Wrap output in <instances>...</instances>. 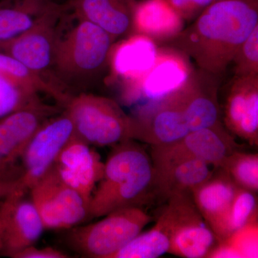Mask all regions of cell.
Returning <instances> with one entry per match:
<instances>
[{"label": "cell", "instance_id": "cell-12", "mask_svg": "<svg viewBox=\"0 0 258 258\" xmlns=\"http://www.w3.org/2000/svg\"><path fill=\"white\" fill-rule=\"evenodd\" d=\"M239 147L221 124L189 132L176 142L152 147L151 158L154 169L190 159H199L220 168Z\"/></svg>", "mask_w": 258, "mask_h": 258}, {"label": "cell", "instance_id": "cell-21", "mask_svg": "<svg viewBox=\"0 0 258 258\" xmlns=\"http://www.w3.org/2000/svg\"><path fill=\"white\" fill-rule=\"evenodd\" d=\"M210 166L205 161L190 159L154 169V192L166 199L191 193L211 177L213 171Z\"/></svg>", "mask_w": 258, "mask_h": 258}, {"label": "cell", "instance_id": "cell-18", "mask_svg": "<svg viewBox=\"0 0 258 258\" xmlns=\"http://www.w3.org/2000/svg\"><path fill=\"white\" fill-rule=\"evenodd\" d=\"M221 169V168H220ZM222 169L191 191L194 203L217 242L225 237V225L237 186Z\"/></svg>", "mask_w": 258, "mask_h": 258}, {"label": "cell", "instance_id": "cell-3", "mask_svg": "<svg viewBox=\"0 0 258 258\" xmlns=\"http://www.w3.org/2000/svg\"><path fill=\"white\" fill-rule=\"evenodd\" d=\"M79 21L63 38L59 39L51 72L61 88L83 93L106 72L115 40L94 24Z\"/></svg>", "mask_w": 258, "mask_h": 258}, {"label": "cell", "instance_id": "cell-14", "mask_svg": "<svg viewBox=\"0 0 258 258\" xmlns=\"http://www.w3.org/2000/svg\"><path fill=\"white\" fill-rule=\"evenodd\" d=\"M131 116V139L152 147L176 142L189 132L176 93L158 103L137 108Z\"/></svg>", "mask_w": 258, "mask_h": 258}, {"label": "cell", "instance_id": "cell-33", "mask_svg": "<svg viewBox=\"0 0 258 258\" xmlns=\"http://www.w3.org/2000/svg\"><path fill=\"white\" fill-rule=\"evenodd\" d=\"M19 186V180H0V200H3Z\"/></svg>", "mask_w": 258, "mask_h": 258}, {"label": "cell", "instance_id": "cell-29", "mask_svg": "<svg viewBox=\"0 0 258 258\" xmlns=\"http://www.w3.org/2000/svg\"><path fill=\"white\" fill-rule=\"evenodd\" d=\"M227 244L239 258L258 257L257 220L249 222L232 233L225 240L220 241Z\"/></svg>", "mask_w": 258, "mask_h": 258}, {"label": "cell", "instance_id": "cell-17", "mask_svg": "<svg viewBox=\"0 0 258 258\" xmlns=\"http://www.w3.org/2000/svg\"><path fill=\"white\" fill-rule=\"evenodd\" d=\"M176 93L189 132L221 125L216 76L200 70Z\"/></svg>", "mask_w": 258, "mask_h": 258}, {"label": "cell", "instance_id": "cell-16", "mask_svg": "<svg viewBox=\"0 0 258 258\" xmlns=\"http://www.w3.org/2000/svg\"><path fill=\"white\" fill-rule=\"evenodd\" d=\"M226 98L224 121L231 133L258 144V75L236 76Z\"/></svg>", "mask_w": 258, "mask_h": 258}, {"label": "cell", "instance_id": "cell-8", "mask_svg": "<svg viewBox=\"0 0 258 258\" xmlns=\"http://www.w3.org/2000/svg\"><path fill=\"white\" fill-rule=\"evenodd\" d=\"M61 106L37 103L0 118V180H17L29 142L42 123L60 113Z\"/></svg>", "mask_w": 258, "mask_h": 258}, {"label": "cell", "instance_id": "cell-15", "mask_svg": "<svg viewBox=\"0 0 258 258\" xmlns=\"http://www.w3.org/2000/svg\"><path fill=\"white\" fill-rule=\"evenodd\" d=\"M90 146L75 135L53 165L60 179L80 194L88 207L104 170V163Z\"/></svg>", "mask_w": 258, "mask_h": 258}, {"label": "cell", "instance_id": "cell-25", "mask_svg": "<svg viewBox=\"0 0 258 258\" xmlns=\"http://www.w3.org/2000/svg\"><path fill=\"white\" fill-rule=\"evenodd\" d=\"M170 238L160 224L139 233L111 258H157L168 252Z\"/></svg>", "mask_w": 258, "mask_h": 258}, {"label": "cell", "instance_id": "cell-24", "mask_svg": "<svg viewBox=\"0 0 258 258\" xmlns=\"http://www.w3.org/2000/svg\"><path fill=\"white\" fill-rule=\"evenodd\" d=\"M48 3L20 0L13 5L0 3V46L31 28Z\"/></svg>", "mask_w": 258, "mask_h": 258}, {"label": "cell", "instance_id": "cell-35", "mask_svg": "<svg viewBox=\"0 0 258 258\" xmlns=\"http://www.w3.org/2000/svg\"><path fill=\"white\" fill-rule=\"evenodd\" d=\"M215 1H218V0H215Z\"/></svg>", "mask_w": 258, "mask_h": 258}, {"label": "cell", "instance_id": "cell-22", "mask_svg": "<svg viewBox=\"0 0 258 258\" xmlns=\"http://www.w3.org/2000/svg\"><path fill=\"white\" fill-rule=\"evenodd\" d=\"M159 50L152 38L136 34L112 50L111 64L125 83L134 82L152 69Z\"/></svg>", "mask_w": 258, "mask_h": 258}, {"label": "cell", "instance_id": "cell-7", "mask_svg": "<svg viewBox=\"0 0 258 258\" xmlns=\"http://www.w3.org/2000/svg\"><path fill=\"white\" fill-rule=\"evenodd\" d=\"M29 191L45 229L69 230L88 220V205L53 166Z\"/></svg>", "mask_w": 258, "mask_h": 258}, {"label": "cell", "instance_id": "cell-6", "mask_svg": "<svg viewBox=\"0 0 258 258\" xmlns=\"http://www.w3.org/2000/svg\"><path fill=\"white\" fill-rule=\"evenodd\" d=\"M158 218L170 238L168 253L184 258L206 257L217 242L194 203L191 193L173 195Z\"/></svg>", "mask_w": 258, "mask_h": 258}, {"label": "cell", "instance_id": "cell-28", "mask_svg": "<svg viewBox=\"0 0 258 258\" xmlns=\"http://www.w3.org/2000/svg\"><path fill=\"white\" fill-rule=\"evenodd\" d=\"M41 101L38 94L0 78V118Z\"/></svg>", "mask_w": 258, "mask_h": 258}, {"label": "cell", "instance_id": "cell-2", "mask_svg": "<svg viewBox=\"0 0 258 258\" xmlns=\"http://www.w3.org/2000/svg\"><path fill=\"white\" fill-rule=\"evenodd\" d=\"M152 158L136 141L113 146L88 207V220L120 209L140 207L154 192Z\"/></svg>", "mask_w": 258, "mask_h": 258}, {"label": "cell", "instance_id": "cell-4", "mask_svg": "<svg viewBox=\"0 0 258 258\" xmlns=\"http://www.w3.org/2000/svg\"><path fill=\"white\" fill-rule=\"evenodd\" d=\"M103 217L99 221L69 229L68 245L84 257L111 258L153 220L140 207L120 209Z\"/></svg>", "mask_w": 258, "mask_h": 258}, {"label": "cell", "instance_id": "cell-5", "mask_svg": "<svg viewBox=\"0 0 258 258\" xmlns=\"http://www.w3.org/2000/svg\"><path fill=\"white\" fill-rule=\"evenodd\" d=\"M63 108L74 122L76 135L89 145L113 147L132 140V116L111 98L80 93Z\"/></svg>", "mask_w": 258, "mask_h": 258}, {"label": "cell", "instance_id": "cell-34", "mask_svg": "<svg viewBox=\"0 0 258 258\" xmlns=\"http://www.w3.org/2000/svg\"><path fill=\"white\" fill-rule=\"evenodd\" d=\"M25 1L33 2V3H46L49 0H25Z\"/></svg>", "mask_w": 258, "mask_h": 258}, {"label": "cell", "instance_id": "cell-1", "mask_svg": "<svg viewBox=\"0 0 258 258\" xmlns=\"http://www.w3.org/2000/svg\"><path fill=\"white\" fill-rule=\"evenodd\" d=\"M258 26V0H218L171 40L201 71L220 76Z\"/></svg>", "mask_w": 258, "mask_h": 258}, {"label": "cell", "instance_id": "cell-31", "mask_svg": "<svg viewBox=\"0 0 258 258\" xmlns=\"http://www.w3.org/2000/svg\"><path fill=\"white\" fill-rule=\"evenodd\" d=\"M172 8L184 20L198 17L215 0H168Z\"/></svg>", "mask_w": 258, "mask_h": 258}, {"label": "cell", "instance_id": "cell-13", "mask_svg": "<svg viewBox=\"0 0 258 258\" xmlns=\"http://www.w3.org/2000/svg\"><path fill=\"white\" fill-rule=\"evenodd\" d=\"M28 191L18 186L0 203V257L15 258L34 245L44 230L43 223Z\"/></svg>", "mask_w": 258, "mask_h": 258}, {"label": "cell", "instance_id": "cell-30", "mask_svg": "<svg viewBox=\"0 0 258 258\" xmlns=\"http://www.w3.org/2000/svg\"><path fill=\"white\" fill-rule=\"evenodd\" d=\"M232 62L236 76L258 75V26L242 42Z\"/></svg>", "mask_w": 258, "mask_h": 258}, {"label": "cell", "instance_id": "cell-27", "mask_svg": "<svg viewBox=\"0 0 258 258\" xmlns=\"http://www.w3.org/2000/svg\"><path fill=\"white\" fill-rule=\"evenodd\" d=\"M257 220V202L255 193L237 186L227 215L224 240L244 225Z\"/></svg>", "mask_w": 258, "mask_h": 258}, {"label": "cell", "instance_id": "cell-26", "mask_svg": "<svg viewBox=\"0 0 258 258\" xmlns=\"http://www.w3.org/2000/svg\"><path fill=\"white\" fill-rule=\"evenodd\" d=\"M220 168L226 171L239 187L256 193L258 189V155L236 151Z\"/></svg>", "mask_w": 258, "mask_h": 258}, {"label": "cell", "instance_id": "cell-11", "mask_svg": "<svg viewBox=\"0 0 258 258\" xmlns=\"http://www.w3.org/2000/svg\"><path fill=\"white\" fill-rule=\"evenodd\" d=\"M63 10L64 7L49 2L31 28L0 46V52L15 57L45 78L52 70Z\"/></svg>", "mask_w": 258, "mask_h": 258}, {"label": "cell", "instance_id": "cell-23", "mask_svg": "<svg viewBox=\"0 0 258 258\" xmlns=\"http://www.w3.org/2000/svg\"><path fill=\"white\" fill-rule=\"evenodd\" d=\"M0 78L29 92L46 93L61 107H63L71 97L57 85L47 81L42 75L3 52H0Z\"/></svg>", "mask_w": 258, "mask_h": 258}, {"label": "cell", "instance_id": "cell-20", "mask_svg": "<svg viewBox=\"0 0 258 258\" xmlns=\"http://www.w3.org/2000/svg\"><path fill=\"white\" fill-rule=\"evenodd\" d=\"M184 19L168 0L137 2L133 30L152 40H172L184 29Z\"/></svg>", "mask_w": 258, "mask_h": 258}, {"label": "cell", "instance_id": "cell-9", "mask_svg": "<svg viewBox=\"0 0 258 258\" xmlns=\"http://www.w3.org/2000/svg\"><path fill=\"white\" fill-rule=\"evenodd\" d=\"M193 73L184 54L159 49L152 69L140 79L125 83V101L137 109L163 101L184 88Z\"/></svg>", "mask_w": 258, "mask_h": 258}, {"label": "cell", "instance_id": "cell-19", "mask_svg": "<svg viewBox=\"0 0 258 258\" xmlns=\"http://www.w3.org/2000/svg\"><path fill=\"white\" fill-rule=\"evenodd\" d=\"M137 0H71L79 20H86L111 35L115 40L133 30Z\"/></svg>", "mask_w": 258, "mask_h": 258}, {"label": "cell", "instance_id": "cell-10", "mask_svg": "<svg viewBox=\"0 0 258 258\" xmlns=\"http://www.w3.org/2000/svg\"><path fill=\"white\" fill-rule=\"evenodd\" d=\"M75 135L74 122L64 108L45 120L24 152L19 186L29 191L52 169L61 151Z\"/></svg>", "mask_w": 258, "mask_h": 258}, {"label": "cell", "instance_id": "cell-32", "mask_svg": "<svg viewBox=\"0 0 258 258\" xmlns=\"http://www.w3.org/2000/svg\"><path fill=\"white\" fill-rule=\"evenodd\" d=\"M69 254L54 247H37L34 245L24 249L15 258H67Z\"/></svg>", "mask_w": 258, "mask_h": 258}]
</instances>
